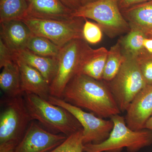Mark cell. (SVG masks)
Returning a JSON list of instances; mask_svg holds the SVG:
<instances>
[{
	"instance_id": "cell-1",
	"label": "cell",
	"mask_w": 152,
	"mask_h": 152,
	"mask_svg": "<svg viewBox=\"0 0 152 152\" xmlns=\"http://www.w3.org/2000/svg\"><path fill=\"white\" fill-rule=\"evenodd\" d=\"M61 99L102 118H110L121 113L107 83L83 74L74 76L66 87Z\"/></svg>"
},
{
	"instance_id": "cell-2",
	"label": "cell",
	"mask_w": 152,
	"mask_h": 152,
	"mask_svg": "<svg viewBox=\"0 0 152 152\" xmlns=\"http://www.w3.org/2000/svg\"><path fill=\"white\" fill-rule=\"evenodd\" d=\"M23 96L32 120L38 121L49 132L68 137L83 130L77 120L64 108L34 94L24 93Z\"/></svg>"
},
{
	"instance_id": "cell-3",
	"label": "cell",
	"mask_w": 152,
	"mask_h": 152,
	"mask_svg": "<svg viewBox=\"0 0 152 152\" xmlns=\"http://www.w3.org/2000/svg\"><path fill=\"white\" fill-rule=\"evenodd\" d=\"M110 118L114 126L109 137L101 143L85 144L84 152H121L124 148L128 152H137L152 145V131L131 129L126 125L124 117L120 114Z\"/></svg>"
},
{
	"instance_id": "cell-4",
	"label": "cell",
	"mask_w": 152,
	"mask_h": 152,
	"mask_svg": "<svg viewBox=\"0 0 152 152\" xmlns=\"http://www.w3.org/2000/svg\"><path fill=\"white\" fill-rule=\"evenodd\" d=\"M73 17L94 20L110 38L127 34L131 30L116 0H99L87 4L74 11Z\"/></svg>"
},
{
	"instance_id": "cell-5",
	"label": "cell",
	"mask_w": 152,
	"mask_h": 152,
	"mask_svg": "<svg viewBox=\"0 0 152 152\" xmlns=\"http://www.w3.org/2000/svg\"><path fill=\"white\" fill-rule=\"evenodd\" d=\"M0 144L19 143L32 121L23 95L5 97L1 102Z\"/></svg>"
},
{
	"instance_id": "cell-6",
	"label": "cell",
	"mask_w": 152,
	"mask_h": 152,
	"mask_svg": "<svg viewBox=\"0 0 152 152\" xmlns=\"http://www.w3.org/2000/svg\"><path fill=\"white\" fill-rule=\"evenodd\" d=\"M121 113L126 112L136 95L147 85L136 58H126L119 70L107 82Z\"/></svg>"
},
{
	"instance_id": "cell-7",
	"label": "cell",
	"mask_w": 152,
	"mask_h": 152,
	"mask_svg": "<svg viewBox=\"0 0 152 152\" xmlns=\"http://www.w3.org/2000/svg\"><path fill=\"white\" fill-rule=\"evenodd\" d=\"M84 39L72 40L61 48L58 71L50 85V96L61 98L68 83L78 73L83 59L91 48Z\"/></svg>"
},
{
	"instance_id": "cell-8",
	"label": "cell",
	"mask_w": 152,
	"mask_h": 152,
	"mask_svg": "<svg viewBox=\"0 0 152 152\" xmlns=\"http://www.w3.org/2000/svg\"><path fill=\"white\" fill-rule=\"evenodd\" d=\"M22 20L33 35L47 38L61 48L72 40L84 39V18L75 17L68 20H54L26 18Z\"/></svg>"
},
{
	"instance_id": "cell-9",
	"label": "cell",
	"mask_w": 152,
	"mask_h": 152,
	"mask_svg": "<svg viewBox=\"0 0 152 152\" xmlns=\"http://www.w3.org/2000/svg\"><path fill=\"white\" fill-rule=\"evenodd\" d=\"M48 101L66 109L77 120L83 128L84 145L101 143L109 137L114 126L111 120L104 119L92 113L85 112L81 108L69 103L61 98L50 96Z\"/></svg>"
},
{
	"instance_id": "cell-10",
	"label": "cell",
	"mask_w": 152,
	"mask_h": 152,
	"mask_svg": "<svg viewBox=\"0 0 152 152\" xmlns=\"http://www.w3.org/2000/svg\"><path fill=\"white\" fill-rule=\"evenodd\" d=\"M67 137L49 132L31 121L15 152H49L63 142Z\"/></svg>"
},
{
	"instance_id": "cell-11",
	"label": "cell",
	"mask_w": 152,
	"mask_h": 152,
	"mask_svg": "<svg viewBox=\"0 0 152 152\" xmlns=\"http://www.w3.org/2000/svg\"><path fill=\"white\" fill-rule=\"evenodd\" d=\"M126 112L125 121L130 129L134 131L144 129L152 115V84L147 85L136 95Z\"/></svg>"
},
{
	"instance_id": "cell-12",
	"label": "cell",
	"mask_w": 152,
	"mask_h": 152,
	"mask_svg": "<svg viewBox=\"0 0 152 152\" xmlns=\"http://www.w3.org/2000/svg\"><path fill=\"white\" fill-rule=\"evenodd\" d=\"M28 7L25 18L66 20L75 18L74 11L60 0H28Z\"/></svg>"
},
{
	"instance_id": "cell-13",
	"label": "cell",
	"mask_w": 152,
	"mask_h": 152,
	"mask_svg": "<svg viewBox=\"0 0 152 152\" xmlns=\"http://www.w3.org/2000/svg\"><path fill=\"white\" fill-rule=\"evenodd\" d=\"M0 39L12 54L27 48L33 36L29 28L22 20H12L0 23Z\"/></svg>"
},
{
	"instance_id": "cell-14",
	"label": "cell",
	"mask_w": 152,
	"mask_h": 152,
	"mask_svg": "<svg viewBox=\"0 0 152 152\" xmlns=\"http://www.w3.org/2000/svg\"><path fill=\"white\" fill-rule=\"evenodd\" d=\"M20 69L23 93L34 94L48 100L50 84L39 72L22 60L14 58Z\"/></svg>"
},
{
	"instance_id": "cell-15",
	"label": "cell",
	"mask_w": 152,
	"mask_h": 152,
	"mask_svg": "<svg viewBox=\"0 0 152 152\" xmlns=\"http://www.w3.org/2000/svg\"><path fill=\"white\" fill-rule=\"evenodd\" d=\"M14 58H17L34 68L40 73L47 82L50 85L58 71L57 57L43 56L34 53L28 49L13 54Z\"/></svg>"
},
{
	"instance_id": "cell-16",
	"label": "cell",
	"mask_w": 152,
	"mask_h": 152,
	"mask_svg": "<svg viewBox=\"0 0 152 152\" xmlns=\"http://www.w3.org/2000/svg\"><path fill=\"white\" fill-rule=\"evenodd\" d=\"M131 29L146 36L152 30V0L121 11Z\"/></svg>"
},
{
	"instance_id": "cell-17",
	"label": "cell",
	"mask_w": 152,
	"mask_h": 152,
	"mask_svg": "<svg viewBox=\"0 0 152 152\" xmlns=\"http://www.w3.org/2000/svg\"><path fill=\"white\" fill-rule=\"evenodd\" d=\"M108 53V50L104 47L97 49L90 48L83 59L78 74L102 80Z\"/></svg>"
},
{
	"instance_id": "cell-18",
	"label": "cell",
	"mask_w": 152,
	"mask_h": 152,
	"mask_svg": "<svg viewBox=\"0 0 152 152\" xmlns=\"http://www.w3.org/2000/svg\"><path fill=\"white\" fill-rule=\"evenodd\" d=\"M0 74V87L7 97H15L23 94L22 89L20 69L14 61L2 68Z\"/></svg>"
},
{
	"instance_id": "cell-19",
	"label": "cell",
	"mask_w": 152,
	"mask_h": 152,
	"mask_svg": "<svg viewBox=\"0 0 152 152\" xmlns=\"http://www.w3.org/2000/svg\"><path fill=\"white\" fill-rule=\"evenodd\" d=\"M146 37V36L144 33L131 29L126 34L120 38L118 42L125 57L137 58L147 52L143 45Z\"/></svg>"
},
{
	"instance_id": "cell-20",
	"label": "cell",
	"mask_w": 152,
	"mask_h": 152,
	"mask_svg": "<svg viewBox=\"0 0 152 152\" xmlns=\"http://www.w3.org/2000/svg\"><path fill=\"white\" fill-rule=\"evenodd\" d=\"M28 7V0H0V23L23 20Z\"/></svg>"
},
{
	"instance_id": "cell-21",
	"label": "cell",
	"mask_w": 152,
	"mask_h": 152,
	"mask_svg": "<svg viewBox=\"0 0 152 152\" xmlns=\"http://www.w3.org/2000/svg\"><path fill=\"white\" fill-rule=\"evenodd\" d=\"M126 59L118 42L108 50L104 70L103 80L106 82L111 80L118 73Z\"/></svg>"
},
{
	"instance_id": "cell-22",
	"label": "cell",
	"mask_w": 152,
	"mask_h": 152,
	"mask_svg": "<svg viewBox=\"0 0 152 152\" xmlns=\"http://www.w3.org/2000/svg\"><path fill=\"white\" fill-rule=\"evenodd\" d=\"M27 49L36 54L50 57H57L61 47L47 38L33 35L28 42Z\"/></svg>"
},
{
	"instance_id": "cell-23",
	"label": "cell",
	"mask_w": 152,
	"mask_h": 152,
	"mask_svg": "<svg viewBox=\"0 0 152 152\" xmlns=\"http://www.w3.org/2000/svg\"><path fill=\"white\" fill-rule=\"evenodd\" d=\"M83 130L69 136L61 144L49 152H84Z\"/></svg>"
},
{
	"instance_id": "cell-24",
	"label": "cell",
	"mask_w": 152,
	"mask_h": 152,
	"mask_svg": "<svg viewBox=\"0 0 152 152\" xmlns=\"http://www.w3.org/2000/svg\"><path fill=\"white\" fill-rule=\"evenodd\" d=\"M85 19L83 29L84 39L88 43L96 44L99 42L102 38V30L97 23Z\"/></svg>"
},
{
	"instance_id": "cell-25",
	"label": "cell",
	"mask_w": 152,
	"mask_h": 152,
	"mask_svg": "<svg viewBox=\"0 0 152 152\" xmlns=\"http://www.w3.org/2000/svg\"><path fill=\"white\" fill-rule=\"evenodd\" d=\"M147 85L152 84V54L146 52L136 58Z\"/></svg>"
},
{
	"instance_id": "cell-26",
	"label": "cell",
	"mask_w": 152,
	"mask_h": 152,
	"mask_svg": "<svg viewBox=\"0 0 152 152\" xmlns=\"http://www.w3.org/2000/svg\"><path fill=\"white\" fill-rule=\"evenodd\" d=\"M14 61L12 53L0 39V68H3Z\"/></svg>"
},
{
	"instance_id": "cell-27",
	"label": "cell",
	"mask_w": 152,
	"mask_h": 152,
	"mask_svg": "<svg viewBox=\"0 0 152 152\" xmlns=\"http://www.w3.org/2000/svg\"><path fill=\"white\" fill-rule=\"evenodd\" d=\"M149 1L150 0H116L118 5L121 11L126 10Z\"/></svg>"
},
{
	"instance_id": "cell-28",
	"label": "cell",
	"mask_w": 152,
	"mask_h": 152,
	"mask_svg": "<svg viewBox=\"0 0 152 152\" xmlns=\"http://www.w3.org/2000/svg\"><path fill=\"white\" fill-rule=\"evenodd\" d=\"M68 8L74 11L84 6L83 0H60Z\"/></svg>"
},
{
	"instance_id": "cell-29",
	"label": "cell",
	"mask_w": 152,
	"mask_h": 152,
	"mask_svg": "<svg viewBox=\"0 0 152 152\" xmlns=\"http://www.w3.org/2000/svg\"><path fill=\"white\" fill-rule=\"evenodd\" d=\"M19 143L15 142H7L0 144V152H15Z\"/></svg>"
},
{
	"instance_id": "cell-30",
	"label": "cell",
	"mask_w": 152,
	"mask_h": 152,
	"mask_svg": "<svg viewBox=\"0 0 152 152\" xmlns=\"http://www.w3.org/2000/svg\"><path fill=\"white\" fill-rule=\"evenodd\" d=\"M143 45L146 51L152 54V38H145Z\"/></svg>"
},
{
	"instance_id": "cell-31",
	"label": "cell",
	"mask_w": 152,
	"mask_h": 152,
	"mask_svg": "<svg viewBox=\"0 0 152 152\" xmlns=\"http://www.w3.org/2000/svg\"><path fill=\"white\" fill-rule=\"evenodd\" d=\"M144 129L152 131V115L145 124Z\"/></svg>"
},
{
	"instance_id": "cell-32",
	"label": "cell",
	"mask_w": 152,
	"mask_h": 152,
	"mask_svg": "<svg viewBox=\"0 0 152 152\" xmlns=\"http://www.w3.org/2000/svg\"><path fill=\"white\" fill-rule=\"evenodd\" d=\"M99 1V0H83L84 3V5L87 4L89 3L94 2L96 1Z\"/></svg>"
},
{
	"instance_id": "cell-33",
	"label": "cell",
	"mask_w": 152,
	"mask_h": 152,
	"mask_svg": "<svg viewBox=\"0 0 152 152\" xmlns=\"http://www.w3.org/2000/svg\"><path fill=\"white\" fill-rule=\"evenodd\" d=\"M146 36L147 38H152V30L150 32L148 33Z\"/></svg>"
}]
</instances>
